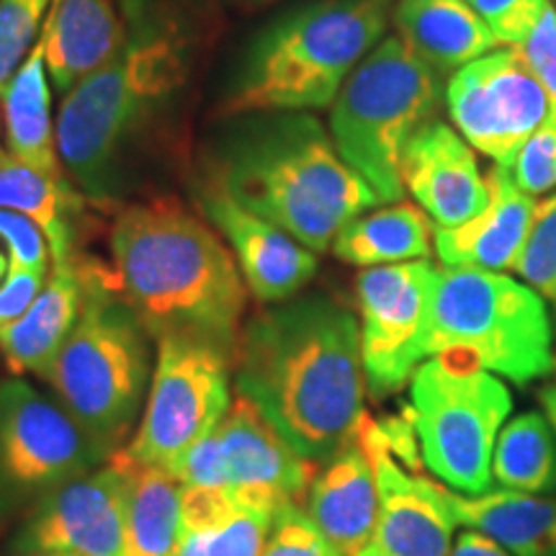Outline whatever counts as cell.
<instances>
[{
	"label": "cell",
	"instance_id": "1f68e13d",
	"mask_svg": "<svg viewBox=\"0 0 556 556\" xmlns=\"http://www.w3.org/2000/svg\"><path fill=\"white\" fill-rule=\"evenodd\" d=\"M516 274L541 296L556 299V193L536 204Z\"/></svg>",
	"mask_w": 556,
	"mask_h": 556
},
{
	"label": "cell",
	"instance_id": "d4e9b609",
	"mask_svg": "<svg viewBox=\"0 0 556 556\" xmlns=\"http://www.w3.org/2000/svg\"><path fill=\"white\" fill-rule=\"evenodd\" d=\"M41 37L18 73L0 93L3 137L9 155L47 176H62L58 131L52 129L50 80Z\"/></svg>",
	"mask_w": 556,
	"mask_h": 556
},
{
	"label": "cell",
	"instance_id": "30bf717a",
	"mask_svg": "<svg viewBox=\"0 0 556 556\" xmlns=\"http://www.w3.org/2000/svg\"><path fill=\"white\" fill-rule=\"evenodd\" d=\"M148 402L139 426L122 451L144 467L173 469L193 443L212 433L232 405L229 377L235 356L199 338L155 340Z\"/></svg>",
	"mask_w": 556,
	"mask_h": 556
},
{
	"label": "cell",
	"instance_id": "6da1fadb",
	"mask_svg": "<svg viewBox=\"0 0 556 556\" xmlns=\"http://www.w3.org/2000/svg\"><path fill=\"white\" fill-rule=\"evenodd\" d=\"M235 384L299 454L323 464L366 413L358 317L328 296L261 312L240 336Z\"/></svg>",
	"mask_w": 556,
	"mask_h": 556
},
{
	"label": "cell",
	"instance_id": "cb8c5ba5",
	"mask_svg": "<svg viewBox=\"0 0 556 556\" xmlns=\"http://www.w3.org/2000/svg\"><path fill=\"white\" fill-rule=\"evenodd\" d=\"M446 495L458 526L484 533L513 556H556V495L503 486L482 495H462L446 486Z\"/></svg>",
	"mask_w": 556,
	"mask_h": 556
},
{
	"label": "cell",
	"instance_id": "74e56055",
	"mask_svg": "<svg viewBox=\"0 0 556 556\" xmlns=\"http://www.w3.org/2000/svg\"><path fill=\"white\" fill-rule=\"evenodd\" d=\"M520 58L544 86L552 109H556V9L548 5L531 34L516 47Z\"/></svg>",
	"mask_w": 556,
	"mask_h": 556
},
{
	"label": "cell",
	"instance_id": "d6986e66",
	"mask_svg": "<svg viewBox=\"0 0 556 556\" xmlns=\"http://www.w3.org/2000/svg\"><path fill=\"white\" fill-rule=\"evenodd\" d=\"M111 278L114 276L99 268V263L83 261L78 255L52 263L31 307L13 323L0 325V353L11 371L45 377L62 345L78 328L90 296Z\"/></svg>",
	"mask_w": 556,
	"mask_h": 556
},
{
	"label": "cell",
	"instance_id": "603a6c76",
	"mask_svg": "<svg viewBox=\"0 0 556 556\" xmlns=\"http://www.w3.org/2000/svg\"><path fill=\"white\" fill-rule=\"evenodd\" d=\"M394 26L397 37L438 75L456 73L497 47L495 34L467 0H400Z\"/></svg>",
	"mask_w": 556,
	"mask_h": 556
},
{
	"label": "cell",
	"instance_id": "9c48e42d",
	"mask_svg": "<svg viewBox=\"0 0 556 556\" xmlns=\"http://www.w3.org/2000/svg\"><path fill=\"white\" fill-rule=\"evenodd\" d=\"M510 413L505 381L462 358H428L409 379L407 417L422 464L462 495L492 490V456Z\"/></svg>",
	"mask_w": 556,
	"mask_h": 556
},
{
	"label": "cell",
	"instance_id": "f35d334b",
	"mask_svg": "<svg viewBox=\"0 0 556 556\" xmlns=\"http://www.w3.org/2000/svg\"><path fill=\"white\" fill-rule=\"evenodd\" d=\"M45 270H26V268H11L9 278L0 283V325H9L18 319L45 287L47 281Z\"/></svg>",
	"mask_w": 556,
	"mask_h": 556
},
{
	"label": "cell",
	"instance_id": "f546056e",
	"mask_svg": "<svg viewBox=\"0 0 556 556\" xmlns=\"http://www.w3.org/2000/svg\"><path fill=\"white\" fill-rule=\"evenodd\" d=\"M492 477L503 490L554 495L556 438L546 415L523 413L500 430Z\"/></svg>",
	"mask_w": 556,
	"mask_h": 556
},
{
	"label": "cell",
	"instance_id": "ac0fdd59",
	"mask_svg": "<svg viewBox=\"0 0 556 556\" xmlns=\"http://www.w3.org/2000/svg\"><path fill=\"white\" fill-rule=\"evenodd\" d=\"M402 184L438 227H458L490 201V184L471 144L448 124L430 119L409 139Z\"/></svg>",
	"mask_w": 556,
	"mask_h": 556
},
{
	"label": "cell",
	"instance_id": "d590c367",
	"mask_svg": "<svg viewBox=\"0 0 556 556\" xmlns=\"http://www.w3.org/2000/svg\"><path fill=\"white\" fill-rule=\"evenodd\" d=\"M471 11L495 34L497 45L518 47L548 9V0H467Z\"/></svg>",
	"mask_w": 556,
	"mask_h": 556
},
{
	"label": "cell",
	"instance_id": "4fadbf2b",
	"mask_svg": "<svg viewBox=\"0 0 556 556\" xmlns=\"http://www.w3.org/2000/svg\"><path fill=\"white\" fill-rule=\"evenodd\" d=\"M438 268L430 261L364 268L356 278L366 384L377 397L400 392L422 364Z\"/></svg>",
	"mask_w": 556,
	"mask_h": 556
},
{
	"label": "cell",
	"instance_id": "484cf974",
	"mask_svg": "<svg viewBox=\"0 0 556 556\" xmlns=\"http://www.w3.org/2000/svg\"><path fill=\"white\" fill-rule=\"evenodd\" d=\"M274 513L219 492L184 490V533L173 556H263Z\"/></svg>",
	"mask_w": 556,
	"mask_h": 556
},
{
	"label": "cell",
	"instance_id": "b9f144b4",
	"mask_svg": "<svg viewBox=\"0 0 556 556\" xmlns=\"http://www.w3.org/2000/svg\"><path fill=\"white\" fill-rule=\"evenodd\" d=\"M5 155V150H3V109H0V157Z\"/></svg>",
	"mask_w": 556,
	"mask_h": 556
},
{
	"label": "cell",
	"instance_id": "7c38bea8",
	"mask_svg": "<svg viewBox=\"0 0 556 556\" xmlns=\"http://www.w3.org/2000/svg\"><path fill=\"white\" fill-rule=\"evenodd\" d=\"M446 109L471 148L510 168L526 139L548 116L552 101L516 47H505L451 75Z\"/></svg>",
	"mask_w": 556,
	"mask_h": 556
},
{
	"label": "cell",
	"instance_id": "ab89813d",
	"mask_svg": "<svg viewBox=\"0 0 556 556\" xmlns=\"http://www.w3.org/2000/svg\"><path fill=\"white\" fill-rule=\"evenodd\" d=\"M448 556H513L507 548H503L497 541H492L484 533L475 531V528H467L454 539V546H451Z\"/></svg>",
	"mask_w": 556,
	"mask_h": 556
},
{
	"label": "cell",
	"instance_id": "4dcf8cb0",
	"mask_svg": "<svg viewBox=\"0 0 556 556\" xmlns=\"http://www.w3.org/2000/svg\"><path fill=\"white\" fill-rule=\"evenodd\" d=\"M58 0H0V93L24 65Z\"/></svg>",
	"mask_w": 556,
	"mask_h": 556
},
{
	"label": "cell",
	"instance_id": "ee69618b",
	"mask_svg": "<svg viewBox=\"0 0 556 556\" xmlns=\"http://www.w3.org/2000/svg\"><path fill=\"white\" fill-rule=\"evenodd\" d=\"M245 3H250V5H266V3H270V0H245Z\"/></svg>",
	"mask_w": 556,
	"mask_h": 556
},
{
	"label": "cell",
	"instance_id": "2e32d148",
	"mask_svg": "<svg viewBox=\"0 0 556 556\" xmlns=\"http://www.w3.org/2000/svg\"><path fill=\"white\" fill-rule=\"evenodd\" d=\"M227 458L229 495L258 510L302 505L317 464L304 458L248 397L232 400L217 426Z\"/></svg>",
	"mask_w": 556,
	"mask_h": 556
},
{
	"label": "cell",
	"instance_id": "52a82bcc",
	"mask_svg": "<svg viewBox=\"0 0 556 556\" xmlns=\"http://www.w3.org/2000/svg\"><path fill=\"white\" fill-rule=\"evenodd\" d=\"M150 332L116 276L90 296L78 328L41 379L111 456L137 430L152 381Z\"/></svg>",
	"mask_w": 556,
	"mask_h": 556
},
{
	"label": "cell",
	"instance_id": "4316f807",
	"mask_svg": "<svg viewBox=\"0 0 556 556\" xmlns=\"http://www.w3.org/2000/svg\"><path fill=\"white\" fill-rule=\"evenodd\" d=\"M433 232L430 217L420 206L394 201L392 206L348 222L332 242V253L348 266L358 268L428 261Z\"/></svg>",
	"mask_w": 556,
	"mask_h": 556
},
{
	"label": "cell",
	"instance_id": "44dd1931",
	"mask_svg": "<svg viewBox=\"0 0 556 556\" xmlns=\"http://www.w3.org/2000/svg\"><path fill=\"white\" fill-rule=\"evenodd\" d=\"M304 510L343 556H356L371 536L379 516V484L358 430L317 469Z\"/></svg>",
	"mask_w": 556,
	"mask_h": 556
},
{
	"label": "cell",
	"instance_id": "8fae6325",
	"mask_svg": "<svg viewBox=\"0 0 556 556\" xmlns=\"http://www.w3.org/2000/svg\"><path fill=\"white\" fill-rule=\"evenodd\" d=\"M109 458L54 394L24 379L0 381V518L34 507Z\"/></svg>",
	"mask_w": 556,
	"mask_h": 556
},
{
	"label": "cell",
	"instance_id": "9a60e30c",
	"mask_svg": "<svg viewBox=\"0 0 556 556\" xmlns=\"http://www.w3.org/2000/svg\"><path fill=\"white\" fill-rule=\"evenodd\" d=\"M356 430L379 484L377 523L356 556H448L458 523L446 486L402 467L381 422L366 413Z\"/></svg>",
	"mask_w": 556,
	"mask_h": 556
},
{
	"label": "cell",
	"instance_id": "836d02e7",
	"mask_svg": "<svg viewBox=\"0 0 556 556\" xmlns=\"http://www.w3.org/2000/svg\"><path fill=\"white\" fill-rule=\"evenodd\" d=\"M513 178L528 197L552 191L556 186V109L541 122V127L526 139V144L510 165Z\"/></svg>",
	"mask_w": 556,
	"mask_h": 556
},
{
	"label": "cell",
	"instance_id": "ffe728a7",
	"mask_svg": "<svg viewBox=\"0 0 556 556\" xmlns=\"http://www.w3.org/2000/svg\"><path fill=\"white\" fill-rule=\"evenodd\" d=\"M490 201L477 217L458 227H435L433 248L446 268H516L531 229L536 201L520 191L507 165L486 173Z\"/></svg>",
	"mask_w": 556,
	"mask_h": 556
},
{
	"label": "cell",
	"instance_id": "8d00e7d4",
	"mask_svg": "<svg viewBox=\"0 0 556 556\" xmlns=\"http://www.w3.org/2000/svg\"><path fill=\"white\" fill-rule=\"evenodd\" d=\"M0 240L9 248L13 268L26 270H45L50 274L52 268V250L47 242L45 232L26 219L24 214L0 208Z\"/></svg>",
	"mask_w": 556,
	"mask_h": 556
},
{
	"label": "cell",
	"instance_id": "5bb4252c",
	"mask_svg": "<svg viewBox=\"0 0 556 556\" xmlns=\"http://www.w3.org/2000/svg\"><path fill=\"white\" fill-rule=\"evenodd\" d=\"M129 462L116 451L99 469L60 484L31 507L13 554L124 556Z\"/></svg>",
	"mask_w": 556,
	"mask_h": 556
},
{
	"label": "cell",
	"instance_id": "7a4b0ae2",
	"mask_svg": "<svg viewBox=\"0 0 556 556\" xmlns=\"http://www.w3.org/2000/svg\"><path fill=\"white\" fill-rule=\"evenodd\" d=\"M122 296L152 340L199 338L238 356L245 278L217 229L173 199L124 208L111 229Z\"/></svg>",
	"mask_w": 556,
	"mask_h": 556
},
{
	"label": "cell",
	"instance_id": "7bdbcfd3",
	"mask_svg": "<svg viewBox=\"0 0 556 556\" xmlns=\"http://www.w3.org/2000/svg\"><path fill=\"white\" fill-rule=\"evenodd\" d=\"M21 556H70V554H52V552H41V554H21Z\"/></svg>",
	"mask_w": 556,
	"mask_h": 556
},
{
	"label": "cell",
	"instance_id": "60d3db41",
	"mask_svg": "<svg viewBox=\"0 0 556 556\" xmlns=\"http://www.w3.org/2000/svg\"><path fill=\"white\" fill-rule=\"evenodd\" d=\"M11 268H13V263H11V253H9V248L3 245V240H0V283H3L5 278H9Z\"/></svg>",
	"mask_w": 556,
	"mask_h": 556
},
{
	"label": "cell",
	"instance_id": "83f0119b",
	"mask_svg": "<svg viewBox=\"0 0 556 556\" xmlns=\"http://www.w3.org/2000/svg\"><path fill=\"white\" fill-rule=\"evenodd\" d=\"M0 208L31 219L52 250V263L75 255V214L78 197L65 176H47L5 152L0 157Z\"/></svg>",
	"mask_w": 556,
	"mask_h": 556
},
{
	"label": "cell",
	"instance_id": "5b68a950",
	"mask_svg": "<svg viewBox=\"0 0 556 556\" xmlns=\"http://www.w3.org/2000/svg\"><path fill=\"white\" fill-rule=\"evenodd\" d=\"M189 47L173 31H142L65 93L58 114V152L90 197H106L116 165L157 109L184 86Z\"/></svg>",
	"mask_w": 556,
	"mask_h": 556
},
{
	"label": "cell",
	"instance_id": "3957f363",
	"mask_svg": "<svg viewBox=\"0 0 556 556\" xmlns=\"http://www.w3.org/2000/svg\"><path fill=\"white\" fill-rule=\"evenodd\" d=\"M217 186L312 253H325L348 222L381 204L307 111L242 124L222 150Z\"/></svg>",
	"mask_w": 556,
	"mask_h": 556
},
{
	"label": "cell",
	"instance_id": "ba28073f",
	"mask_svg": "<svg viewBox=\"0 0 556 556\" xmlns=\"http://www.w3.org/2000/svg\"><path fill=\"white\" fill-rule=\"evenodd\" d=\"M438 101V73L397 34L381 39L340 88L330 106V137L379 201L405 197L402 157Z\"/></svg>",
	"mask_w": 556,
	"mask_h": 556
},
{
	"label": "cell",
	"instance_id": "8992f818",
	"mask_svg": "<svg viewBox=\"0 0 556 556\" xmlns=\"http://www.w3.org/2000/svg\"><path fill=\"white\" fill-rule=\"evenodd\" d=\"M435 356L467 358L520 387L548 377L556 356L544 296L495 270L438 268L422 361Z\"/></svg>",
	"mask_w": 556,
	"mask_h": 556
},
{
	"label": "cell",
	"instance_id": "f1b7e54d",
	"mask_svg": "<svg viewBox=\"0 0 556 556\" xmlns=\"http://www.w3.org/2000/svg\"><path fill=\"white\" fill-rule=\"evenodd\" d=\"M127 456V454H124ZM129 462L124 556H173L184 533V484L163 467Z\"/></svg>",
	"mask_w": 556,
	"mask_h": 556
},
{
	"label": "cell",
	"instance_id": "d6a6232c",
	"mask_svg": "<svg viewBox=\"0 0 556 556\" xmlns=\"http://www.w3.org/2000/svg\"><path fill=\"white\" fill-rule=\"evenodd\" d=\"M263 556H343L319 531L302 505H287L274 516Z\"/></svg>",
	"mask_w": 556,
	"mask_h": 556
},
{
	"label": "cell",
	"instance_id": "7402d4cb",
	"mask_svg": "<svg viewBox=\"0 0 556 556\" xmlns=\"http://www.w3.org/2000/svg\"><path fill=\"white\" fill-rule=\"evenodd\" d=\"M127 41L114 0H58L41 29L47 73L62 93L106 67Z\"/></svg>",
	"mask_w": 556,
	"mask_h": 556
},
{
	"label": "cell",
	"instance_id": "e575fe53",
	"mask_svg": "<svg viewBox=\"0 0 556 556\" xmlns=\"http://www.w3.org/2000/svg\"><path fill=\"white\" fill-rule=\"evenodd\" d=\"M173 475L184 490H199V492H219V495H229V475H227V458L222 451L217 428L212 433L201 438L199 443L186 451L184 456L173 464ZM232 497V495H229Z\"/></svg>",
	"mask_w": 556,
	"mask_h": 556
},
{
	"label": "cell",
	"instance_id": "e0dca14e",
	"mask_svg": "<svg viewBox=\"0 0 556 556\" xmlns=\"http://www.w3.org/2000/svg\"><path fill=\"white\" fill-rule=\"evenodd\" d=\"M201 208L232 250L245 287L258 302H289L317 274V255L309 248L238 204L219 186L201 193Z\"/></svg>",
	"mask_w": 556,
	"mask_h": 556
},
{
	"label": "cell",
	"instance_id": "277c9868",
	"mask_svg": "<svg viewBox=\"0 0 556 556\" xmlns=\"http://www.w3.org/2000/svg\"><path fill=\"white\" fill-rule=\"evenodd\" d=\"M389 0H317L268 24L248 47L222 116L332 106L387 31Z\"/></svg>",
	"mask_w": 556,
	"mask_h": 556
}]
</instances>
